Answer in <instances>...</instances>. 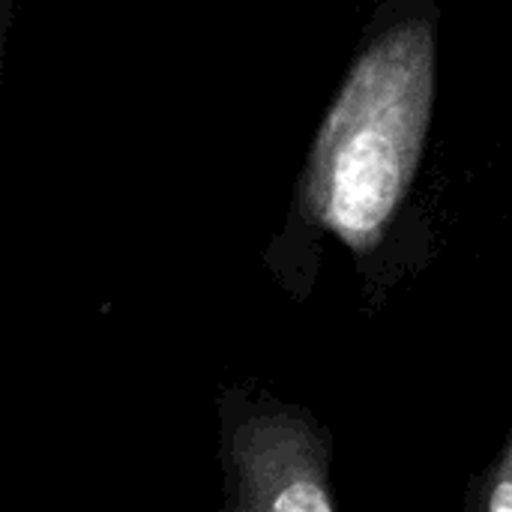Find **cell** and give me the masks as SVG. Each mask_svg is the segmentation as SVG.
<instances>
[{"label": "cell", "instance_id": "cell-3", "mask_svg": "<svg viewBox=\"0 0 512 512\" xmlns=\"http://www.w3.org/2000/svg\"><path fill=\"white\" fill-rule=\"evenodd\" d=\"M468 510L512 512V429L498 459L474 477L468 489Z\"/></svg>", "mask_w": 512, "mask_h": 512}, {"label": "cell", "instance_id": "cell-1", "mask_svg": "<svg viewBox=\"0 0 512 512\" xmlns=\"http://www.w3.org/2000/svg\"><path fill=\"white\" fill-rule=\"evenodd\" d=\"M435 87V0L381 3L309 147L291 225H303L312 243L336 237L357 261L378 252L411 198Z\"/></svg>", "mask_w": 512, "mask_h": 512}, {"label": "cell", "instance_id": "cell-2", "mask_svg": "<svg viewBox=\"0 0 512 512\" xmlns=\"http://www.w3.org/2000/svg\"><path fill=\"white\" fill-rule=\"evenodd\" d=\"M333 441L318 420L270 396L222 399L225 510L330 512Z\"/></svg>", "mask_w": 512, "mask_h": 512}]
</instances>
